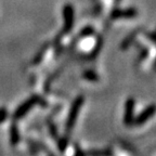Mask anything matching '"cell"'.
Masks as SVG:
<instances>
[{"label":"cell","instance_id":"obj_5","mask_svg":"<svg viewBox=\"0 0 156 156\" xmlns=\"http://www.w3.org/2000/svg\"><path fill=\"white\" fill-rule=\"evenodd\" d=\"M138 15V11L134 8H126V9H115L111 13L113 20H130Z\"/></svg>","mask_w":156,"mask_h":156},{"label":"cell","instance_id":"obj_3","mask_svg":"<svg viewBox=\"0 0 156 156\" xmlns=\"http://www.w3.org/2000/svg\"><path fill=\"white\" fill-rule=\"evenodd\" d=\"M63 32L71 33L75 22V10L71 3H66L63 7Z\"/></svg>","mask_w":156,"mask_h":156},{"label":"cell","instance_id":"obj_1","mask_svg":"<svg viewBox=\"0 0 156 156\" xmlns=\"http://www.w3.org/2000/svg\"><path fill=\"white\" fill-rule=\"evenodd\" d=\"M85 102V99H83V95H79L74 100L73 104H72L71 108H69V112H68L67 118H66V130L67 131H71L73 129V127L75 126L76 120H77V117L79 115V112H80L81 107H83V104Z\"/></svg>","mask_w":156,"mask_h":156},{"label":"cell","instance_id":"obj_9","mask_svg":"<svg viewBox=\"0 0 156 156\" xmlns=\"http://www.w3.org/2000/svg\"><path fill=\"white\" fill-rule=\"evenodd\" d=\"M8 117H9V112H8V110L5 106H1L0 107V124L5 122Z\"/></svg>","mask_w":156,"mask_h":156},{"label":"cell","instance_id":"obj_2","mask_svg":"<svg viewBox=\"0 0 156 156\" xmlns=\"http://www.w3.org/2000/svg\"><path fill=\"white\" fill-rule=\"evenodd\" d=\"M39 102H40V99H39L38 95L35 94V95H32L30 98H28V99H27L26 101H24L19 107L15 108L14 113H13V116H12L13 119L17 120V119L23 118L24 116H26L29 113V111L32 110L36 104H38Z\"/></svg>","mask_w":156,"mask_h":156},{"label":"cell","instance_id":"obj_8","mask_svg":"<svg viewBox=\"0 0 156 156\" xmlns=\"http://www.w3.org/2000/svg\"><path fill=\"white\" fill-rule=\"evenodd\" d=\"M83 79L88 81H91V83H95V81H99V75L95 73L94 71H91V69H88L85 71L83 74Z\"/></svg>","mask_w":156,"mask_h":156},{"label":"cell","instance_id":"obj_11","mask_svg":"<svg viewBox=\"0 0 156 156\" xmlns=\"http://www.w3.org/2000/svg\"><path fill=\"white\" fill-rule=\"evenodd\" d=\"M58 150H60V151L64 152L66 147H67V140H66L65 138H62V139H60V140H58Z\"/></svg>","mask_w":156,"mask_h":156},{"label":"cell","instance_id":"obj_7","mask_svg":"<svg viewBox=\"0 0 156 156\" xmlns=\"http://www.w3.org/2000/svg\"><path fill=\"white\" fill-rule=\"evenodd\" d=\"M10 140H11V143L13 145H16L20 142V132L19 128H17L16 125L13 124L10 128Z\"/></svg>","mask_w":156,"mask_h":156},{"label":"cell","instance_id":"obj_12","mask_svg":"<svg viewBox=\"0 0 156 156\" xmlns=\"http://www.w3.org/2000/svg\"><path fill=\"white\" fill-rule=\"evenodd\" d=\"M49 129H50V132H51V134L53 136H56V129H55V126H54L53 124H50L49 125Z\"/></svg>","mask_w":156,"mask_h":156},{"label":"cell","instance_id":"obj_10","mask_svg":"<svg viewBox=\"0 0 156 156\" xmlns=\"http://www.w3.org/2000/svg\"><path fill=\"white\" fill-rule=\"evenodd\" d=\"M93 33H94V29L92 28L91 26H86L85 28L81 29V33H80V37H88L90 36V35H92Z\"/></svg>","mask_w":156,"mask_h":156},{"label":"cell","instance_id":"obj_4","mask_svg":"<svg viewBox=\"0 0 156 156\" xmlns=\"http://www.w3.org/2000/svg\"><path fill=\"white\" fill-rule=\"evenodd\" d=\"M155 114V105L151 104L149 106H146L141 113H139V115L134 116L133 119V125L136 126H142L144 125L149 119H151L152 117Z\"/></svg>","mask_w":156,"mask_h":156},{"label":"cell","instance_id":"obj_6","mask_svg":"<svg viewBox=\"0 0 156 156\" xmlns=\"http://www.w3.org/2000/svg\"><path fill=\"white\" fill-rule=\"evenodd\" d=\"M134 99L129 98L127 99L125 103V114H124V124L126 126H131L133 125L134 119Z\"/></svg>","mask_w":156,"mask_h":156}]
</instances>
